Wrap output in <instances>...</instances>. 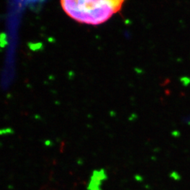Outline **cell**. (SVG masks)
<instances>
[{
    "instance_id": "obj_4",
    "label": "cell",
    "mask_w": 190,
    "mask_h": 190,
    "mask_svg": "<svg viewBox=\"0 0 190 190\" xmlns=\"http://www.w3.org/2000/svg\"><path fill=\"white\" fill-rule=\"evenodd\" d=\"M182 121L183 123L186 124V125H190V115H188L185 116V117H183Z\"/></svg>"
},
{
    "instance_id": "obj_2",
    "label": "cell",
    "mask_w": 190,
    "mask_h": 190,
    "mask_svg": "<svg viewBox=\"0 0 190 190\" xmlns=\"http://www.w3.org/2000/svg\"><path fill=\"white\" fill-rule=\"evenodd\" d=\"M106 179L107 175L104 170H94L90 178L87 190H101V185L102 184V182Z\"/></svg>"
},
{
    "instance_id": "obj_1",
    "label": "cell",
    "mask_w": 190,
    "mask_h": 190,
    "mask_svg": "<svg viewBox=\"0 0 190 190\" xmlns=\"http://www.w3.org/2000/svg\"><path fill=\"white\" fill-rule=\"evenodd\" d=\"M60 3L66 15L82 24L100 25L116 14L106 0H60Z\"/></svg>"
},
{
    "instance_id": "obj_3",
    "label": "cell",
    "mask_w": 190,
    "mask_h": 190,
    "mask_svg": "<svg viewBox=\"0 0 190 190\" xmlns=\"http://www.w3.org/2000/svg\"><path fill=\"white\" fill-rule=\"evenodd\" d=\"M106 1L112 6V8L116 14V13L119 12L120 11L125 0H106Z\"/></svg>"
}]
</instances>
